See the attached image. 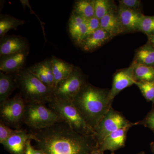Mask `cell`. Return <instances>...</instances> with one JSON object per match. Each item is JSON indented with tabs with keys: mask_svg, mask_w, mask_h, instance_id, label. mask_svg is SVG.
<instances>
[{
	"mask_svg": "<svg viewBox=\"0 0 154 154\" xmlns=\"http://www.w3.org/2000/svg\"><path fill=\"white\" fill-rule=\"evenodd\" d=\"M38 149L44 154H89L98 146L94 135L73 130L64 121L39 130H31Z\"/></svg>",
	"mask_w": 154,
	"mask_h": 154,
	"instance_id": "1",
	"label": "cell"
},
{
	"mask_svg": "<svg viewBox=\"0 0 154 154\" xmlns=\"http://www.w3.org/2000/svg\"><path fill=\"white\" fill-rule=\"evenodd\" d=\"M109 92L110 89L97 88L88 82L72 102L94 129L112 107L109 100Z\"/></svg>",
	"mask_w": 154,
	"mask_h": 154,
	"instance_id": "2",
	"label": "cell"
},
{
	"mask_svg": "<svg viewBox=\"0 0 154 154\" xmlns=\"http://www.w3.org/2000/svg\"><path fill=\"white\" fill-rule=\"evenodd\" d=\"M19 94L25 102L48 104L52 99L53 91L24 68L15 74Z\"/></svg>",
	"mask_w": 154,
	"mask_h": 154,
	"instance_id": "3",
	"label": "cell"
},
{
	"mask_svg": "<svg viewBox=\"0 0 154 154\" xmlns=\"http://www.w3.org/2000/svg\"><path fill=\"white\" fill-rule=\"evenodd\" d=\"M48 105L76 132L85 135H94V129L87 123L72 102L52 99Z\"/></svg>",
	"mask_w": 154,
	"mask_h": 154,
	"instance_id": "4",
	"label": "cell"
},
{
	"mask_svg": "<svg viewBox=\"0 0 154 154\" xmlns=\"http://www.w3.org/2000/svg\"><path fill=\"white\" fill-rule=\"evenodd\" d=\"M63 121L55 111L45 104L27 102L25 105L23 123L31 130H39Z\"/></svg>",
	"mask_w": 154,
	"mask_h": 154,
	"instance_id": "5",
	"label": "cell"
},
{
	"mask_svg": "<svg viewBox=\"0 0 154 154\" xmlns=\"http://www.w3.org/2000/svg\"><path fill=\"white\" fill-rule=\"evenodd\" d=\"M88 82V78L82 69L79 67L75 66L71 74L56 86L52 99L72 102L81 89Z\"/></svg>",
	"mask_w": 154,
	"mask_h": 154,
	"instance_id": "6",
	"label": "cell"
},
{
	"mask_svg": "<svg viewBox=\"0 0 154 154\" xmlns=\"http://www.w3.org/2000/svg\"><path fill=\"white\" fill-rule=\"evenodd\" d=\"M136 125H137V122H131L112 106L94 128V136L98 145L106 136L113 131L122 128Z\"/></svg>",
	"mask_w": 154,
	"mask_h": 154,
	"instance_id": "7",
	"label": "cell"
},
{
	"mask_svg": "<svg viewBox=\"0 0 154 154\" xmlns=\"http://www.w3.org/2000/svg\"><path fill=\"white\" fill-rule=\"evenodd\" d=\"M0 105L1 121L10 127L20 129V125L23 122L26 105L20 94H17Z\"/></svg>",
	"mask_w": 154,
	"mask_h": 154,
	"instance_id": "8",
	"label": "cell"
},
{
	"mask_svg": "<svg viewBox=\"0 0 154 154\" xmlns=\"http://www.w3.org/2000/svg\"><path fill=\"white\" fill-rule=\"evenodd\" d=\"M136 82L131 65L116 72L113 75L112 87L109 92V100L110 103L112 104L113 99L121 91L135 85Z\"/></svg>",
	"mask_w": 154,
	"mask_h": 154,
	"instance_id": "9",
	"label": "cell"
},
{
	"mask_svg": "<svg viewBox=\"0 0 154 154\" xmlns=\"http://www.w3.org/2000/svg\"><path fill=\"white\" fill-rule=\"evenodd\" d=\"M117 13L123 33L140 31L141 21L144 15L142 12L127 8L119 5Z\"/></svg>",
	"mask_w": 154,
	"mask_h": 154,
	"instance_id": "10",
	"label": "cell"
},
{
	"mask_svg": "<svg viewBox=\"0 0 154 154\" xmlns=\"http://www.w3.org/2000/svg\"><path fill=\"white\" fill-rule=\"evenodd\" d=\"M29 50L1 56L0 57V71L8 74H16L24 68Z\"/></svg>",
	"mask_w": 154,
	"mask_h": 154,
	"instance_id": "11",
	"label": "cell"
},
{
	"mask_svg": "<svg viewBox=\"0 0 154 154\" xmlns=\"http://www.w3.org/2000/svg\"><path fill=\"white\" fill-rule=\"evenodd\" d=\"M29 50L28 42L25 37L17 35H5L0 41V56Z\"/></svg>",
	"mask_w": 154,
	"mask_h": 154,
	"instance_id": "12",
	"label": "cell"
},
{
	"mask_svg": "<svg viewBox=\"0 0 154 154\" xmlns=\"http://www.w3.org/2000/svg\"><path fill=\"white\" fill-rule=\"evenodd\" d=\"M36 137L31 132L20 129L2 144L6 149L14 154H25L26 143L29 140H34Z\"/></svg>",
	"mask_w": 154,
	"mask_h": 154,
	"instance_id": "13",
	"label": "cell"
},
{
	"mask_svg": "<svg viewBox=\"0 0 154 154\" xmlns=\"http://www.w3.org/2000/svg\"><path fill=\"white\" fill-rule=\"evenodd\" d=\"M27 69L33 75L54 91L55 88V81L51 58L42 61Z\"/></svg>",
	"mask_w": 154,
	"mask_h": 154,
	"instance_id": "14",
	"label": "cell"
},
{
	"mask_svg": "<svg viewBox=\"0 0 154 154\" xmlns=\"http://www.w3.org/2000/svg\"><path fill=\"white\" fill-rule=\"evenodd\" d=\"M131 127L128 126L122 128L111 133L98 145V148L103 152L109 150L114 152L123 147L125 145L127 133Z\"/></svg>",
	"mask_w": 154,
	"mask_h": 154,
	"instance_id": "15",
	"label": "cell"
},
{
	"mask_svg": "<svg viewBox=\"0 0 154 154\" xmlns=\"http://www.w3.org/2000/svg\"><path fill=\"white\" fill-rule=\"evenodd\" d=\"M113 37L110 33L100 28L94 33L86 36L79 46L85 52H93Z\"/></svg>",
	"mask_w": 154,
	"mask_h": 154,
	"instance_id": "16",
	"label": "cell"
},
{
	"mask_svg": "<svg viewBox=\"0 0 154 154\" xmlns=\"http://www.w3.org/2000/svg\"><path fill=\"white\" fill-rule=\"evenodd\" d=\"M86 19L73 12H72L69 19V33L72 39L78 46L88 36Z\"/></svg>",
	"mask_w": 154,
	"mask_h": 154,
	"instance_id": "17",
	"label": "cell"
},
{
	"mask_svg": "<svg viewBox=\"0 0 154 154\" xmlns=\"http://www.w3.org/2000/svg\"><path fill=\"white\" fill-rule=\"evenodd\" d=\"M100 20V28L113 37L123 33L117 13V8L113 9Z\"/></svg>",
	"mask_w": 154,
	"mask_h": 154,
	"instance_id": "18",
	"label": "cell"
},
{
	"mask_svg": "<svg viewBox=\"0 0 154 154\" xmlns=\"http://www.w3.org/2000/svg\"><path fill=\"white\" fill-rule=\"evenodd\" d=\"M51 59L55 88L60 82L66 79L71 74L75 66L54 56H52Z\"/></svg>",
	"mask_w": 154,
	"mask_h": 154,
	"instance_id": "19",
	"label": "cell"
},
{
	"mask_svg": "<svg viewBox=\"0 0 154 154\" xmlns=\"http://www.w3.org/2000/svg\"><path fill=\"white\" fill-rule=\"evenodd\" d=\"M17 88L15 74L0 72V104L9 99Z\"/></svg>",
	"mask_w": 154,
	"mask_h": 154,
	"instance_id": "20",
	"label": "cell"
},
{
	"mask_svg": "<svg viewBox=\"0 0 154 154\" xmlns=\"http://www.w3.org/2000/svg\"><path fill=\"white\" fill-rule=\"evenodd\" d=\"M136 63L148 66H154V47L149 42L138 48L134 59Z\"/></svg>",
	"mask_w": 154,
	"mask_h": 154,
	"instance_id": "21",
	"label": "cell"
},
{
	"mask_svg": "<svg viewBox=\"0 0 154 154\" xmlns=\"http://www.w3.org/2000/svg\"><path fill=\"white\" fill-rule=\"evenodd\" d=\"M134 75L136 82H152L154 81V66H148L133 61Z\"/></svg>",
	"mask_w": 154,
	"mask_h": 154,
	"instance_id": "22",
	"label": "cell"
},
{
	"mask_svg": "<svg viewBox=\"0 0 154 154\" xmlns=\"http://www.w3.org/2000/svg\"><path fill=\"white\" fill-rule=\"evenodd\" d=\"M72 12L89 19L95 16V0H78L75 2Z\"/></svg>",
	"mask_w": 154,
	"mask_h": 154,
	"instance_id": "23",
	"label": "cell"
},
{
	"mask_svg": "<svg viewBox=\"0 0 154 154\" xmlns=\"http://www.w3.org/2000/svg\"><path fill=\"white\" fill-rule=\"evenodd\" d=\"M25 21L7 14H1L0 16V36L3 37L12 29H16L22 26Z\"/></svg>",
	"mask_w": 154,
	"mask_h": 154,
	"instance_id": "24",
	"label": "cell"
},
{
	"mask_svg": "<svg viewBox=\"0 0 154 154\" xmlns=\"http://www.w3.org/2000/svg\"><path fill=\"white\" fill-rule=\"evenodd\" d=\"M117 8L113 1L95 0V16L99 19H101Z\"/></svg>",
	"mask_w": 154,
	"mask_h": 154,
	"instance_id": "25",
	"label": "cell"
},
{
	"mask_svg": "<svg viewBox=\"0 0 154 154\" xmlns=\"http://www.w3.org/2000/svg\"><path fill=\"white\" fill-rule=\"evenodd\" d=\"M147 102L154 104V81L152 82H136L135 83Z\"/></svg>",
	"mask_w": 154,
	"mask_h": 154,
	"instance_id": "26",
	"label": "cell"
},
{
	"mask_svg": "<svg viewBox=\"0 0 154 154\" xmlns=\"http://www.w3.org/2000/svg\"><path fill=\"white\" fill-rule=\"evenodd\" d=\"M140 31L147 36L154 35V16L143 15L141 21Z\"/></svg>",
	"mask_w": 154,
	"mask_h": 154,
	"instance_id": "27",
	"label": "cell"
},
{
	"mask_svg": "<svg viewBox=\"0 0 154 154\" xmlns=\"http://www.w3.org/2000/svg\"><path fill=\"white\" fill-rule=\"evenodd\" d=\"M19 129H12L0 121V143L2 144L9 137L18 132Z\"/></svg>",
	"mask_w": 154,
	"mask_h": 154,
	"instance_id": "28",
	"label": "cell"
},
{
	"mask_svg": "<svg viewBox=\"0 0 154 154\" xmlns=\"http://www.w3.org/2000/svg\"><path fill=\"white\" fill-rule=\"evenodd\" d=\"M119 3L124 8L142 12L143 5L140 0H119Z\"/></svg>",
	"mask_w": 154,
	"mask_h": 154,
	"instance_id": "29",
	"label": "cell"
},
{
	"mask_svg": "<svg viewBox=\"0 0 154 154\" xmlns=\"http://www.w3.org/2000/svg\"><path fill=\"white\" fill-rule=\"evenodd\" d=\"M137 122V125H143L151 130L154 133V108L152 109L143 119Z\"/></svg>",
	"mask_w": 154,
	"mask_h": 154,
	"instance_id": "30",
	"label": "cell"
},
{
	"mask_svg": "<svg viewBox=\"0 0 154 154\" xmlns=\"http://www.w3.org/2000/svg\"><path fill=\"white\" fill-rule=\"evenodd\" d=\"M88 35L94 33L100 28V20L94 16L86 19Z\"/></svg>",
	"mask_w": 154,
	"mask_h": 154,
	"instance_id": "31",
	"label": "cell"
},
{
	"mask_svg": "<svg viewBox=\"0 0 154 154\" xmlns=\"http://www.w3.org/2000/svg\"><path fill=\"white\" fill-rule=\"evenodd\" d=\"M30 141L31 140H28L26 143L25 154H44L41 150L34 149L31 145Z\"/></svg>",
	"mask_w": 154,
	"mask_h": 154,
	"instance_id": "32",
	"label": "cell"
},
{
	"mask_svg": "<svg viewBox=\"0 0 154 154\" xmlns=\"http://www.w3.org/2000/svg\"><path fill=\"white\" fill-rule=\"evenodd\" d=\"M89 154H104V152L100 150L97 146Z\"/></svg>",
	"mask_w": 154,
	"mask_h": 154,
	"instance_id": "33",
	"label": "cell"
},
{
	"mask_svg": "<svg viewBox=\"0 0 154 154\" xmlns=\"http://www.w3.org/2000/svg\"><path fill=\"white\" fill-rule=\"evenodd\" d=\"M147 37L148 38V42H149L150 44H151L154 47V35L147 36Z\"/></svg>",
	"mask_w": 154,
	"mask_h": 154,
	"instance_id": "34",
	"label": "cell"
},
{
	"mask_svg": "<svg viewBox=\"0 0 154 154\" xmlns=\"http://www.w3.org/2000/svg\"><path fill=\"white\" fill-rule=\"evenodd\" d=\"M150 149L152 152L154 154V142H152L150 144Z\"/></svg>",
	"mask_w": 154,
	"mask_h": 154,
	"instance_id": "35",
	"label": "cell"
},
{
	"mask_svg": "<svg viewBox=\"0 0 154 154\" xmlns=\"http://www.w3.org/2000/svg\"><path fill=\"white\" fill-rule=\"evenodd\" d=\"M111 154H115L114 152L111 153ZM137 154H146L145 152L144 151H141L140 152L138 153Z\"/></svg>",
	"mask_w": 154,
	"mask_h": 154,
	"instance_id": "36",
	"label": "cell"
}]
</instances>
